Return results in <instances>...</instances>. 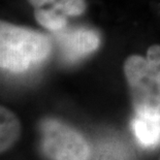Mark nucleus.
<instances>
[{
  "mask_svg": "<svg viewBox=\"0 0 160 160\" xmlns=\"http://www.w3.org/2000/svg\"><path fill=\"white\" fill-rule=\"evenodd\" d=\"M52 49L48 35L0 20V69L12 73L26 72L45 62Z\"/></svg>",
  "mask_w": 160,
  "mask_h": 160,
  "instance_id": "1",
  "label": "nucleus"
},
{
  "mask_svg": "<svg viewBox=\"0 0 160 160\" xmlns=\"http://www.w3.org/2000/svg\"><path fill=\"white\" fill-rule=\"evenodd\" d=\"M124 73L135 113L160 115V46L150 47L145 57L129 56Z\"/></svg>",
  "mask_w": 160,
  "mask_h": 160,
  "instance_id": "2",
  "label": "nucleus"
},
{
  "mask_svg": "<svg viewBox=\"0 0 160 160\" xmlns=\"http://www.w3.org/2000/svg\"><path fill=\"white\" fill-rule=\"evenodd\" d=\"M40 145L51 160H89L91 151L83 135L56 119H45L39 125Z\"/></svg>",
  "mask_w": 160,
  "mask_h": 160,
  "instance_id": "3",
  "label": "nucleus"
},
{
  "mask_svg": "<svg viewBox=\"0 0 160 160\" xmlns=\"http://www.w3.org/2000/svg\"><path fill=\"white\" fill-rule=\"evenodd\" d=\"M34 8L37 23L50 32L60 31L67 27V19L78 17L86 11L85 0H28Z\"/></svg>",
  "mask_w": 160,
  "mask_h": 160,
  "instance_id": "4",
  "label": "nucleus"
},
{
  "mask_svg": "<svg viewBox=\"0 0 160 160\" xmlns=\"http://www.w3.org/2000/svg\"><path fill=\"white\" fill-rule=\"evenodd\" d=\"M61 57L67 62L76 61L86 57L100 45L99 35L94 30L78 27L64 28L60 31L53 32Z\"/></svg>",
  "mask_w": 160,
  "mask_h": 160,
  "instance_id": "5",
  "label": "nucleus"
},
{
  "mask_svg": "<svg viewBox=\"0 0 160 160\" xmlns=\"http://www.w3.org/2000/svg\"><path fill=\"white\" fill-rule=\"evenodd\" d=\"M131 128L142 147L151 149L160 145V115L135 113Z\"/></svg>",
  "mask_w": 160,
  "mask_h": 160,
  "instance_id": "6",
  "label": "nucleus"
},
{
  "mask_svg": "<svg viewBox=\"0 0 160 160\" xmlns=\"http://www.w3.org/2000/svg\"><path fill=\"white\" fill-rule=\"evenodd\" d=\"M21 133V124L18 117L2 105H0V153L9 149Z\"/></svg>",
  "mask_w": 160,
  "mask_h": 160,
  "instance_id": "7",
  "label": "nucleus"
}]
</instances>
